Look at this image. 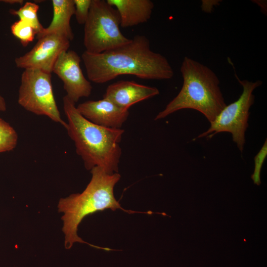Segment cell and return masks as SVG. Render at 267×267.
I'll use <instances>...</instances> for the list:
<instances>
[{
	"mask_svg": "<svg viewBox=\"0 0 267 267\" xmlns=\"http://www.w3.org/2000/svg\"><path fill=\"white\" fill-rule=\"evenodd\" d=\"M81 59L89 80L103 84L123 75L146 80H169L174 75L168 59L152 50L144 35L135 36L127 44L109 51L94 54L85 51Z\"/></svg>",
	"mask_w": 267,
	"mask_h": 267,
	"instance_id": "6da1fadb",
	"label": "cell"
},
{
	"mask_svg": "<svg viewBox=\"0 0 267 267\" xmlns=\"http://www.w3.org/2000/svg\"><path fill=\"white\" fill-rule=\"evenodd\" d=\"M63 109L67 122L65 127L74 141L77 154L82 159L87 170L101 168L107 174L119 172L122 155L120 145L125 130L94 124L78 111L76 103L66 95L63 98Z\"/></svg>",
	"mask_w": 267,
	"mask_h": 267,
	"instance_id": "7a4b0ae2",
	"label": "cell"
},
{
	"mask_svg": "<svg viewBox=\"0 0 267 267\" xmlns=\"http://www.w3.org/2000/svg\"><path fill=\"white\" fill-rule=\"evenodd\" d=\"M90 173L91 178L82 193L61 198L58 204V212L64 213L61 219L67 249L75 242L86 243L92 247V244L84 241L77 234L78 226L86 216L107 209L113 211L120 209L128 213L138 212L124 209L116 199L114 188L121 178L118 173L110 175L96 166L90 170Z\"/></svg>",
	"mask_w": 267,
	"mask_h": 267,
	"instance_id": "3957f363",
	"label": "cell"
},
{
	"mask_svg": "<svg viewBox=\"0 0 267 267\" xmlns=\"http://www.w3.org/2000/svg\"><path fill=\"white\" fill-rule=\"evenodd\" d=\"M180 71L183 85L178 95L155 117L163 119L180 110L191 109L203 114L211 122L226 105L220 80L210 68L187 56Z\"/></svg>",
	"mask_w": 267,
	"mask_h": 267,
	"instance_id": "277c9868",
	"label": "cell"
},
{
	"mask_svg": "<svg viewBox=\"0 0 267 267\" xmlns=\"http://www.w3.org/2000/svg\"><path fill=\"white\" fill-rule=\"evenodd\" d=\"M117 10L105 0H91L84 24V44L87 52L97 54L115 49L131 39L121 32Z\"/></svg>",
	"mask_w": 267,
	"mask_h": 267,
	"instance_id": "5b68a950",
	"label": "cell"
},
{
	"mask_svg": "<svg viewBox=\"0 0 267 267\" xmlns=\"http://www.w3.org/2000/svg\"><path fill=\"white\" fill-rule=\"evenodd\" d=\"M242 86L243 91L235 101L226 105L215 119L210 123V128L198 136V138H211L221 132L231 134L232 140L242 152L245 143V132L248 126L249 110L254 104L253 91L262 85V81L255 82L241 80L236 76Z\"/></svg>",
	"mask_w": 267,
	"mask_h": 267,
	"instance_id": "8992f818",
	"label": "cell"
},
{
	"mask_svg": "<svg viewBox=\"0 0 267 267\" xmlns=\"http://www.w3.org/2000/svg\"><path fill=\"white\" fill-rule=\"evenodd\" d=\"M18 103L25 110L37 115L46 116L64 128L66 125L55 102L50 73L36 69H24L21 77Z\"/></svg>",
	"mask_w": 267,
	"mask_h": 267,
	"instance_id": "52a82bcc",
	"label": "cell"
},
{
	"mask_svg": "<svg viewBox=\"0 0 267 267\" xmlns=\"http://www.w3.org/2000/svg\"><path fill=\"white\" fill-rule=\"evenodd\" d=\"M38 40L29 51L15 58L16 66L24 70L36 69L51 74L59 56L69 49L70 41L56 34L45 35Z\"/></svg>",
	"mask_w": 267,
	"mask_h": 267,
	"instance_id": "ba28073f",
	"label": "cell"
},
{
	"mask_svg": "<svg viewBox=\"0 0 267 267\" xmlns=\"http://www.w3.org/2000/svg\"><path fill=\"white\" fill-rule=\"evenodd\" d=\"M81 60L76 51L68 49L60 54L52 69L63 82L66 96L75 103L81 98L89 97L92 90L91 84L81 68Z\"/></svg>",
	"mask_w": 267,
	"mask_h": 267,
	"instance_id": "9c48e42d",
	"label": "cell"
},
{
	"mask_svg": "<svg viewBox=\"0 0 267 267\" xmlns=\"http://www.w3.org/2000/svg\"><path fill=\"white\" fill-rule=\"evenodd\" d=\"M77 109L86 119L108 128L121 129L127 120L129 110L123 109L109 100H88L79 104Z\"/></svg>",
	"mask_w": 267,
	"mask_h": 267,
	"instance_id": "30bf717a",
	"label": "cell"
},
{
	"mask_svg": "<svg viewBox=\"0 0 267 267\" xmlns=\"http://www.w3.org/2000/svg\"><path fill=\"white\" fill-rule=\"evenodd\" d=\"M159 94V90L156 87L139 84L133 81L121 80L109 85L103 98L109 100L123 109L129 110L134 104Z\"/></svg>",
	"mask_w": 267,
	"mask_h": 267,
	"instance_id": "8fae6325",
	"label": "cell"
},
{
	"mask_svg": "<svg viewBox=\"0 0 267 267\" xmlns=\"http://www.w3.org/2000/svg\"><path fill=\"white\" fill-rule=\"evenodd\" d=\"M115 7L122 28L134 26L146 22L150 18L154 3L150 0H106Z\"/></svg>",
	"mask_w": 267,
	"mask_h": 267,
	"instance_id": "7c38bea8",
	"label": "cell"
},
{
	"mask_svg": "<svg viewBox=\"0 0 267 267\" xmlns=\"http://www.w3.org/2000/svg\"><path fill=\"white\" fill-rule=\"evenodd\" d=\"M52 19L46 28L36 35L39 39L45 35L56 34L63 36L70 42L74 39L70 20L74 15L75 7L73 0H52Z\"/></svg>",
	"mask_w": 267,
	"mask_h": 267,
	"instance_id": "4fadbf2b",
	"label": "cell"
},
{
	"mask_svg": "<svg viewBox=\"0 0 267 267\" xmlns=\"http://www.w3.org/2000/svg\"><path fill=\"white\" fill-rule=\"evenodd\" d=\"M39 6L35 2H26L18 9H10V14L17 16L19 20H22L31 25L35 30L36 35L44 29L40 22L38 16Z\"/></svg>",
	"mask_w": 267,
	"mask_h": 267,
	"instance_id": "5bb4252c",
	"label": "cell"
},
{
	"mask_svg": "<svg viewBox=\"0 0 267 267\" xmlns=\"http://www.w3.org/2000/svg\"><path fill=\"white\" fill-rule=\"evenodd\" d=\"M18 139L15 129L0 118V153L13 150L17 144Z\"/></svg>",
	"mask_w": 267,
	"mask_h": 267,
	"instance_id": "9a60e30c",
	"label": "cell"
},
{
	"mask_svg": "<svg viewBox=\"0 0 267 267\" xmlns=\"http://www.w3.org/2000/svg\"><path fill=\"white\" fill-rule=\"evenodd\" d=\"M10 28L12 34L20 40L23 46H26L32 42L36 36L34 28L21 20L15 22Z\"/></svg>",
	"mask_w": 267,
	"mask_h": 267,
	"instance_id": "2e32d148",
	"label": "cell"
},
{
	"mask_svg": "<svg viewBox=\"0 0 267 267\" xmlns=\"http://www.w3.org/2000/svg\"><path fill=\"white\" fill-rule=\"evenodd\" d=\"M267 156V141H265L263 146L254 157V170L251 178L255 184L260 185L261 184V172L263 164Z\"/></svg>",
	"mask_w": 267,
	"mask_h": 267,
	"instance_id": "e0dca14e",
	"label": "cell"
},
{
	"mask_svg": "<svg viewBox=\"0 0 267 267\" xmlns=\"http://www.w3.org/2000/svg\"><path fill=\"white\" fill-rule=\"evenodd\" d=\"M75 4V15L77 22L85 24L89 13L91 0H73Z\"/></svg>",
	"mask_w": 267,
	"mask_h": 267,
	"instance_id": "ac0fdd59",
	"label": "cell"
},
{
	"mask_svg": "<svg viewBox=\"0 0 267 267\" xmlns=\"http://www.w3.org/2000/svg\"><path fill=\"white\" fill-rule=\"evenodd\" d=\"M201 8L206 12H210L214 6L217 5L221 1L219 0H202Z\"/></svg>",
	"mask_w": 267,
	"mask_h": 267,
	"instance_id": "d6986e66",
	"label": "cell"
},
{
	"mask_svg": "<svg viewBox=\"0 0 267 267\" xmlns=\"http://www.w3.org/2000/svg\"><path fill=\"white\" fill-rule=\"evenodd\" d=\"M254 3H257L260 7L263 13H267V2L265 0H253Z\"/></svg>",
	"mask_w": 267,
	"mask_h": 267,
	"instance_id": "ffe728a7",
	"label": "cell"
},
{
	"mask_svg": "<svg viewBox=\"0 0 267 267\" xmlns=\"http://www.w3.org/2000/svg\"><path fill=\"white\" fill-rule=\"evenodd\" d=\"M6 110V104L5 99L0 94V111H5Z\"/></svg>",
	"mask_w": 267,
	"mask_h": 267,
	"instance_id": "44dd1931",
	"label": "cell"
},
{
	"mask_svg": "<svg viewBox=\"0 0 267 267\" xmlns=\"http://www.w3.org/2000/svg\"><path fill=\"white\" fill-rule=\"evenodd\" d=\"M0 1L9 4H22L23 3V0H0Z\"/></svg>",
	"mask_w": 267,
	"mask_h": 267,
	"instance_id": "7402d4cb",
	"label": "cell"
}]
</instances>
